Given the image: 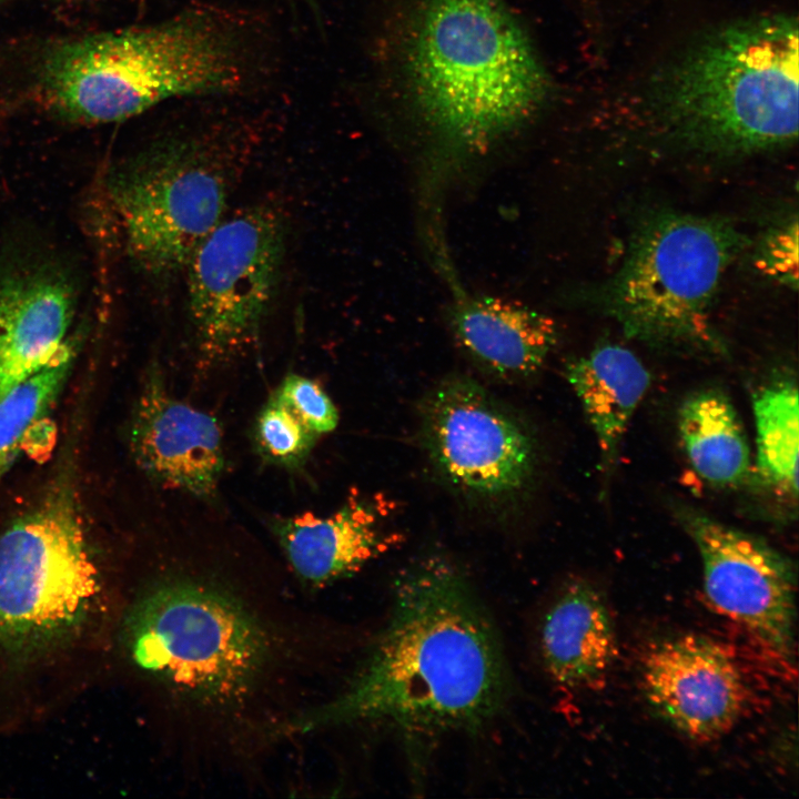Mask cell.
Wrapping results in <instances>:
<instances>
[{"mask_svg":"<svg viewBox=\"0 0 799 799\" xmlns=\"http://www.w3.org/2000/svg\"><path fill=\"white\" fill-rule=\"evenodd\" d=\"M745 245V236L726 220L654 213L640 223L595 301L629 338L681 353L726 355L711 307Z\"/></svg>","mask_w":799,"mask_h":799,"instance_id":"cell-7","label":"cell"},{"mask_svg":"<svg viewBox=\"0 0 799 799\" xmlns=\"http://www.w3.org/2000/svg\"><path fill=\"white\" fill-rule=\"evenodd\" d=\"M752 411L758 477L773 493L796 502L799 407L795 377L783 373L761 385L754 395Z\"/></svg>","mask_w":799,"mask_h":799,"instance_id":"cell-20","label":"cell"},{"mask_svg":"<svg viewBox=\"0 0 799 799\" xmlns=\"http://www.w3.org/2000/svg\"><path fill=\"white\" fill-rule=\"evenodd\" d=\"M311 630L285 588L169 552L119 587L110 659L182 748L245 758L312 709Z\"/></svg>","mask_w":799,"mask_h":799,"instance_id":"cell-1","label":"cell"},{"mask_svg":"<svg viewBox=\"0 0 799 799\" xmlns=\"http://www.w3.org/2000/svg\"><path fill=\"white\" fill-rule=\"evenodd\" d=\"M540 648L552 678L568 688L604 681L617 656V637L601 593L587 580L570 583L545 615Z\"/></svg>","mask_w":799,"mask_h":799,"instance_id":"cell-17","label":"cell"},{"mask_svg":"<svg viewBox=\"0 0 799 799\" xmlns=\"http://www.w3.org/2000/svg\"><path fill=\"white\" fill-rule=\"evenodd\" d=\"M641 684L656 712L696 742L727 735L747 701L732 657L716 641L695 634L651 647L643 660Z\"/></svg>","mask_w":799,"mask_h":799,"instance_id":"cell-12","label":"cell"},{"mask_svg":"<svg viewBox=\"0 0 799 799\" xmlns=\"http://www.w3.org/2000/svg\"><path fill=\"white\" fill-rule=\"evenodd\" d=\"M677 429L688 463L705 483L735 488L749 479L750 445L726 392L707 387L689 394L679 406Z\"/></svg>","mask_w":799,"mask_h":799,"instance_id":"cell-19","label":"cell"},{"mask_svg":"<svg viewBox=\"0 0 799 799\" xmlns=\"http://www.w3.org/2000/svg\"><path fill=\"white\" fill-rule=\"evenodd\" d=\"M75 310L71 283L52 271L0 277V398L57 355L71 337Z\"/></svg>","mask_w":799,"mask_h":799,"instance_id":"cell-14","label":"cell"},{"mask_svg":"<svg viewBox=\"0 0 799 799\" xmlns=\"http://www.w3.org/2000/svg\"><path fill=\"white\" fill-rule=\"evenodd\" d=\"M798 23L778 14L704 36L658 77L650 103L663 131L717 154L770 151L798 134Z\"/></svg>","mask_w":799,"mask_h":799,"instance_id":"cell-5","label":"cell"},{"mask_svg":"<svg viewBox=\"0 0 799 799\" xmlns=\"http://www.w3.org/2000/svg\"><path fill=\"white\" fill-rule=\"evenodd\" d=\"M406 72L418 113L451 154H472L529 120L549 82L502 0H427Z\"/></svg>","mask_w":799,"mask_h":799,"instance_id":"cell-4","label":"cell"},{"mask_svg":"<svg viewBox=\"0 0 799 799\" xmlns=\"http://www.w3.org/2000/svg\"><path fill=\"white\" fill-rule=\"evenodd\" d=\"M422 431L436 468L464 493L506 499L533 478L537 452L532 434L469 378H448L429 393Z\"/></svg>","mask_w":799,"mask_h":799,"instance_id":"cell-10","label":"cell"},{"mask_svg":"<svg viewBox=\"0 0 799 799\" xmlns=\"http://www.w3.org/2000/svg\"><path fill=\"white\" fill-rule=\"evenodd\" d=\"M71 336L57 355L0 398V482L55 405L77 356Z\"/></svg>","mask_w":799,"mask_h":799,"instance_id":"cell-21","label":"cell"},{"mask_svg":"<svg viewBox=\"0 0 799 799\" xmlns=\"http://www.w3.org/2000/svg\"><path fill=\"white\" fill-rule=\"evenodd\" d=\"M230 186L221 156L199 138L169 139L128 161L109 194L131 257L158 280L183 272L223 220Z\"/></svg>","mask_w":799,"mask_h":799,"instance_id":"cell-8","label":"cell"},{"mask_svg":"<svg viewBox=\"0 0 799 799\" xmlns=\"http://www.w3.org/2000/svg\"><path fill=\"white\" fill-rule=\"evenodd\" d=\"M381 513L353 496L327 516L312 512L275 516L270 528L294 577L321 588L344 578L385 549Z\"/></svg>","mask_w":799,"mask_h":799,"instance_id":"cell-15","label":"cell"},{"mask_svg":"<svg viewBox=\"0 0 799 799\" xmlns=\"http://www.w3.org/2000/svg\"><path fill=\"white\" fill-rule=\"evenodd\" d=\"M253 438L266 462L299 469L307 461L317 435L271 396L255 418Z\"/></svg>","mask_w":799,"mask_h":799,"instance_id":"cell-22","label":"cell"},{"mask_svg":"<svg viewBox=\"0 0 799 799\" xmlns=\"http://www.w3.org/2000/svg\"><path fill=\"white\" fill-rule=\"evenodd\" d=\"M118 596L67 465L0 534V700L9 710L45 708L110 659Z\"/></svg>","mask_w":799,"mask_h":799,"instance_id":"cell-3","label":"cell"},{"mask_svg":"<svg viewBox=\"0 0 799 799\" xmlns=\"http://www.w3.org/2000/svg\"><path fill=\"white\" fill-rule=\"evenodd\" d=\"M756 266L763 274L789 287L798 284V222L795 218L773 229L756 253Z\"/></svg>","mask_w":799,"mask_h":799,"instance_id":"cell-24","label":"cell"},{"mask_svg":"<svg viewBox=\"0 0 799 799\" xmlns=\"http://www.w3.org/2000/svg\"><path fill=\"white\" fill-rule=\"evenodd\" d=\"M675 513L699 553L709 603L772 648L791 649L796 621L791 562L763 539L700 509L680 505Z\"/></svg>","mask_w":799,"mask_h":799,"instance_id":"cell-11","label":"cell"},{"mask_svg":"<svg viewBox=\"0 0 799 799\" xmlns=\"http://www.w3.org/2000/svg\"><path fill=\"white\" fill-rule=\"evenodd\" d=\"M272 397L317 436L331 433L338 424L336 406L323 387L312 378L291 373L285 376Z\"/></svg>","mask_w":799,"mask_h":799,"instance_id":"cell-23","label":"cell"},{"mask_svg":"<svg viewBox=\"0 0 799 799\" xmlns=\"http://www.w3.org/2000/svg\"><path fill=\"white\" fill-rule=\"evenodd\" d=\"M565 374L595 434L601 471L609 473L650 374L630 350L617 344L599 345L569 362Z\"/></svg>","mask_w":799,"mask_h":799,"instance_id":"cell-18","label":"cell"},{"mask_svg":"<svg viewBox=\"0 0 799 799\" xmlns=\"http://www.w3.org/2000/svg\"><path fill=\"white\" fill-rule=\"evenodd\" d=\"M128 442L151 479L202 499L215 497L225 466L221 425L172 395L156 367L148 372L135 402Z\"/></svg>","mask_w":799,"mask_h":799,"instance_id":"cell-13","label":"cell"},{"mask_svg":"<svg viewBox=\"0 0 799 799\" xmlns=\"http://www.w3.org/2000/svg\"><path fill=\"white\" fill-rule=\"evenodd\" d=\"M245 62L236 34L206 13L61 41L42 55L38 91L63 119L111 123L179 97L241 88Z\"/></svg>","mask_w":799,"mask_h":799,"instance_id":"cell-6","label":"cell"},{"mask_svg":"<svg viewBox=\"0 0 799 799\" xmlns=\"http://www.w3.org/2000/svg\"><path fill=\"white\" fill-rule=\"evenodd\" d=\"M285 243L283 214L255 204L224 216L195 249L184 272L190 323L204 364L231 361L260 340L280 286Z\"/></svg>","mask_w":799,"mask_h":799,"instance_id":"cell-9","label":"cell"},{"mask_svg":"<svg viewBox=\"0 0 799 799\" xmlns=\"http://www.w3.org/2000/svg\"><path fill=\"white\" fill-rule=\"evenodd\" d=\"M451 322L472 358L503 376L535 373L557 341L550 316L500 297L463 296L453 306Z\"/></svg>","mask_w":799,"mask_h":799,"instance_id":"cell-16","label":"cell"},{"mask_svg":"<svg viewBox=\"0 0 799 799\" xmlns=\"http://www.w3.org/2000/svg\"><path fill=\"white\" fill-rule=\"evenodd\" d=\"M506 678L495 631L465 578L429 557L400 577L391 621L364 665L293 737L364 721L407 731L473 728L500 708Z\"/></svg>","mask_w":799,"mask_h":799,"instance_id":"cell-2","label":"cell"}]
</instances>
